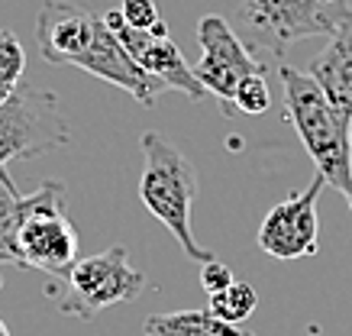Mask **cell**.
I'll return each instance as SVG.
<instances>
[{
    "label": "cell",
    "instance_id": "6da1fadb",
    "mask_svg": "<svg viewBox=\"0 0 352 336\" xmlns=\"http://www.w3.org/2000/svg\"><path fill=\"white\" fill-rule=\"evenodd\" d=\"M281 91H285V110L291 126L298 130L310 162L323 175V181L336 188L340 194H349L352 188V142H349V120L333 107L320 85L291 65L278 68Z\"/></svg>",
    "mask_w": 352,
    "mask_h": 336
},
{
    "label": "cell",
    "instance_id": "7a4b0ae2",
    "mask_svg": "<svg viewBox=\"0 0 352 336\" xmlns=\"http://www.w3.org/2000/svg\"><path fill=\"white\" fill-rule=\"evenodd\" d=\"M142 149V175H139V201L178 239V246L191 262H210L217 259L210 249H204L194 239L191 229V210L197 201V172L188 162L178 146L162 139L159 133H142L139 139Z\"/></svg>",
    "mask_w": 352,
    "mask_h": 336
},
{
    "label": "cell",
    "instance_id": "3957f363",
    "mask_svg": "<svg viewBox=\"0 0 352 336\" xmlns=\"http://www.w3.org/2000/svg\"><path fill=\"white\" fill-rule=\"evenodd\" d=\"M349 10L346 0H239L233 30L256 58H281L300 39H330Z\"/></svg>",
    "mask_w": 352,
    "mask_h": 336
},
{
    "label": "cell",
    "instance_id": "277c9868",
    "mask_svg": "<svg viewBox=\"0 0 352 336\" xmlns=\"http://www.w3.org/2000/svg\"><path fill=\"white\" fill-rule=\"evenodd\" d=\"M81 259V236L65 210V185L43 181L26 194V217L16 233V265L39 269L52 278H68Z\"/></svg>",
    "mask_w": 352,
    "mask_h": 336
},
{
    "label": "cell",
    "instance_id": "5b68a950",
    "mask_svg": "<svg viewBox=\"0 0 352 336\" xmlns=\"http://www.w3.org/2000/svg\"><path fill=\"white\" fill-rule=\"evenodd\" d=\"M65 284L68 291L58 304V314L94 320L113 304L136 301L146 291V275L129 265V252L123 246H110L97 256H81Z\"/></svg>",
    "mask_w": 352,
    "mask_h": 336
},
{
    "label": "cell",
    "instance_id": "8992f818",
    "mask_svg": "<svg viewBox=\"0 0 352 336\" xmlns=\"http://www.w3.org/2000/svg\"><path fill=\"white\" fill-rule=\"evenodd\" d=\"M68 142V120L52 91L20 85L7 104H0V168L13 159H36Z\"/></svg>",
    "mask_w": 352,
    "mask_h": 336
},
{
    "label": "cell",
    "instance_id": "52a82bcc",
    "mask_svg": "<svg viewBox=\"0 0 352 336\" xmlns=\"http://www.w3.org/2000/svg\"><path fill=\"white\" fill-rule=\"evenodd\" d=\"M197 45H201V62L194 65V78L207 87L210 98L220 100L226 117L236 113V87L249 75H265V65L243 45L236 36L233 23L207 13L197 23Z\"/></svg>",
    "mask_w": 352,
    "mask_h": 336
},
{
    "label": "cell",
    "instance_id": "ba28073f",
    "mask_svg": "<svg viewBox=\"0 0 352 336\" xmlns=\"http://www.w3.org/2000/svg\"><path fill=\"white\" fill-rule=\"evenodd\" d=\"M323 175L314 172L304 191H294L288 201L275 204L258 227V249L278 262L317 256L320 249V220H317V197L323 191Z\"/></svg>",
    "mask_w": 352,
    "mask_h": 336
},
{
    "label": "cell",
    "instance_id": "9c48e42d",
    "mask_svg": "<svg viewBox=\"0 0 352 336\" xmlns=\"http://www.w3.org/2000/svg\"><path fill=\"white\" fill-rule=\"evenodd\" d=\"M100 20L123 43V49L133 55V62L142 71H149L152 78H159L168 91H182L191 100L210 98L207 87L194 78V68L184 62L182 49H178V43L171 36H152V33H142V30H133V26H126V20H123V13L117 7L107 10Z\"/></svg>",
    "mask_w": 352,
    "mask_h": 336
},
{
    "label": "cell",
    "instance_id": "30bf717a",
    "mask_svg": "<svg viewBox=\"0 0 352 336\" xmlns=\"http://www.w3.org/2000/svg\"><path fill=\"white\" fill-rule=\"evenodd\" d=\"M100 16L72 0H45L36 13V45L49 65H78L94 45Z\"/></svg>",
    "mask_w": 352,
    "mask_h": 336
},
{
    "label": "cell",
    "instance_id": "8fae6325",
    "mask_svg": "<svg viewBox=\"0 0 352 336\" xmlns=\"http://www.w3.org/2000/svg\"><path fill=\"white\" fill-rule=\"evenodd\" d=\"M75 68L91 71L94 78L107 81V85L123 87V91H126V94H133L142 107H155L159 94H162V91H168L159 78H152L149 71H142V68L133 62V55H129L126 49H123V43H120L117 36L104 26V20H100V26H97L94 45H91L81 58H78Z\"/></svg>",
    "mask_w": 352,
    "mask_h": 336
},
{
    "label": "cell",
    "instance_id": "7c38bea8",
    "mask_svg": "<svg viewBox=\"0 0 352 336\" xmlns=\"http://www.w3.org/2000/svg\"><path fill=\"white\" fill-rule=\"evenodd\" d=\"M307 75L320 85L333 107L352 123V10L327 39L323 52L310 58Z\"/></svg>",
    "mask_w": 352,
    "mask_h": 336
},
{
    "label": "cell",
    "instance_id": "4fadbf2b",
    "mask_svg": "<svg viewBox=\"0 0 352 336\" xmlns=\"http://www.w3.org/2000/svg\"><path fill=\"white\" fill-rule=\"evenodd\" d=\"M146 336H252L239 324H226L210 311H175L152 314L146 320Z\"/></svg>",
    "mask_w": 352,
    "mask_h": 336
},
{
    "label": "cell",
    "instance_id": "5bb4252c",
    "mask_svg": "<svg viewBox=\"0 0 352 336\" xmlns=\"http://www.w3.org/2000/svg\"><path fill=\"white\" fill-rule=\"evenodd\" d=\"M26 217V194L16 191L13 178L0 168V249L10 252L16 262V233Z\"/></svg>",
    "mask_w": 352,
    "mask_h": 336
},
{
    "label": "cell",
    "instance_id": "9a60e30c",
    "mask_svg": "<svg viewBox=\"0 0 352 336\" xmlns=\"http://www.w3.org/2000/svg\"><path fill=\"white\" fill-rule=\"evenodd\" d=\"M258 307V294L249 282H233L226 291L210 294V314H217L226 324H243L252 317V311Z\"/></svg>",
    "mask_w": 352,
    "mask_h": 336
},
{
    "label": "cell",
    "instance_id": "2e32d148",
    "mask_svg": "<svg viewBox=\"0 0 352 336\" xmlns=\"http://www.w3.org/2000/svg\"><path fill=\"white\" fill-rule=\"evenodd\" d=\"M23 68H26V49L10 30H0V104L16 94L23 85Z\"/></svg>",
    "mask_w": 352,
    "mask_h": 336
},
{
    "label": "cell",
    "instance_id": "e0dca14e",
    "mask_svg": "<svg viewBox=\"0 0 352 336\" xmlns=\"http://www.w3.org/2000/svg\"><path fill=\"white\" fill-rule=\"evenodd\" d=\"M268 107H272V91H268L265 78L262 75L243 78V85L236 87V113L256 117V113H265Z\"/></svg>",
    "mask_w": 352,
    "mask_h": 336
},
{
    "label": "cell",
    "instance_id": "ac0fdd59",
    "mask_svg": "<svg viewBox=\"0 0 352 336\" xmlns=\"http://www.w3.org/2000/svg\"><path fill=\"white\" fill-rule=\"evenodd\" d=\"M120 13H123L126 26L142 30V33H149L152 26L159 23V7H155V0H123V3H120Z\"/></svg>",
    "mask_w": 352,
    "mask_h": 336
},
{
    "label": "cell",
    "instance_id": "d6986e66",
    "mask_svg": "<svg viewBox=\"0 0 352 336\" xmlns=\"http://www.w3.org/2000/svg\"><path fill=\"white\" fill-rule=\"evenodd\" d=\"M233 282L236 278H233V271H230V265H223L220 259H210V262H204L201 265V284H204V291L207 294L226 291Z\"/></svg>",
    "mask_w": 352,
    "mask_h": 336
},
{
    "label": "cell",
    "instance_id": "ffe728a7",
    "mask_svg": "<svg viewBox=\"0 0 352 336\" xmlns=\"http://www.w3.org/2000/svg\"><path fill=\"white\" fill-rule=\"evenodd\" d=\"M0 265H16V262H13L10 252H3V249H0Z\"/></svg>",
    "mask_w": 352,
    "mask_h": 336
},
{
    "label": "cell",
    "instance_id": "44dd1931",
    "mask_svg": "<svg viewBox=\"0 0 352 336\" xmlns=\"http://www.w3.org/2000/svg\"><path fill=\"white\" fill-rule=\"evenodd\" d=\"M0 336H10V326L3 324V320H0Z\"/></svg>",
    "mask_w": 352,
    "mask_h": 336
},
{
    "label": "cell",
    "instance_id": "7402d4cb",
    "mask_svg": "<svg viewBox=\"0 0 352 336\" xmlns=\"http://www.w3.org/2000/svg\"><path fill=\"white\" fill-rule=\"evenodd\" d=\"M346 201H349V210H352V188H349V194H346Z\"/></svg>",
    "mask_w": 352,
    "mask_h": 336
},
{
    "label": "cell",
    "instance_id": "603a6c76",
    "mask_svg": "<svg viewBox=\"0 0 352 336\" xmlns=\"http://www.w3.org/2000/svg\"><path fill=\"white\" fill-rule=\"evenodd\" d=\"M349 142H352V126H349Z\"/></svg>",
    "mask_w": 352,
    "mask_h": 336
},
{
    "label": "cell",
    "instance_id": "cb8c5ba5",
    "mask_svg": "<svg viewBox=\"0 0 352 336\" xmlns=\"http://www.w3.org/2000/svg\"><path fill=\"white\" fill-rule=\"evenodd\" d=\"M0 288H3V278H0Z\"/></svg>",
    "mask_w": 352,
    "mask_h": 336
}]
</instances>
